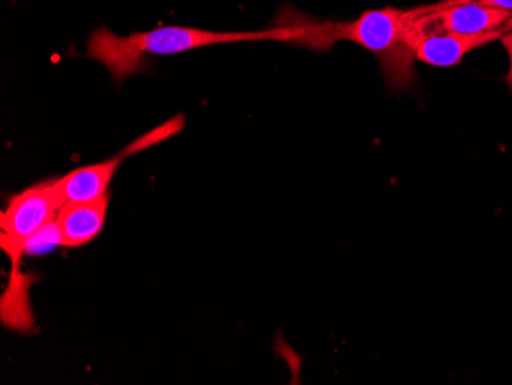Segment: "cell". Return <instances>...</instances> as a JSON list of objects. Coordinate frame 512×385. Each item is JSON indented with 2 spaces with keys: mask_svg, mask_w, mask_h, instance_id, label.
Here are the masks:
<instances>
[{
  "mask_svg": "<svg viewBox=\"0 0 512 385\" xmlns=\"http://www.w3.org/2000/svg\"><path fill=\"white\" fill-rule=\"evenodd\" d=\"M425 11L427 5L413 10L387 7L365 11L358 19L348 22H313L289 28L295 31L292 42L313 50H329L338 40L358 43L359 47L379 57L388 85L404 89L413 80L411 60L414 57L407 47L408 34L414 20Z\"/></svg>",
  "mask_w": 512,
  "mask_h": 385,
  "instance_id": "6da1fadb",
  "label": "cell"
},
{
  "mask_svg": "<svg viewBox=\"0 0 512 385\" xmlns=\"http://www.w3.org/2000/svg\"><path fill=\"white\" fill-rule=\"evenodd\" d=\"M63 205L65 203L60 197L56 180L30 186L11 197L7 209L2 212L0 226L2 247L13 261L14 267L19 266L20 257L25 254L23 247L28 238L56 220Z\"/></svg>",
  "mask_w": 512,
  "mask_h": 385,
  "instance_id": "3957f363",
  "label": "cell"
},
{
  "mask_svg": "<svg viewBox=\"0 0 512 385\" xmlns=\"http://www.w3.org/2000/svg\"><path fill=\"white\" fill-rule=\"evenodd\" d=\"M59 246H63L62 234L54 220L50 224H46L45 228L37 231L33 237L28 238L23 252L27 255H43L54 251Z\"/></svg>",
  "mask_w": 512,
  "mask_h": 385,
  "instance_id": "ba28073f",
  "label": "cell"
},
{
  "mask_svg": "<svg viewBox=\"0 0 512 385\" xmlns=\"http://www.w3.org/2000/svg\"><path fill=\"white\" fill-rule=\"evenodd\" d=\"M508 33H512V19L505 27L485 33H442L417 37L410 43V51L419 62L439 68H451L459 65L470 51L496 42Z\"/></svg>",
  "mask_w": 512,
  "mask_h": 385,
  "instance_id": "5b68a950",
  "label": "cell"
},
{
  "mask_svg": "<svg viewBox=\"0 0 512 385\" xmlns=\"http://www.w3.org/2000/svg\"><path fill=\"white\" fill-rule=\"evenodd\" d=\"M460 4H477L483 5V7L512 11V0H440V2L430 5V8L431 10H439V8L453 7V5Z\"/></svg>",
  "mask_w": 512,
  "mask_h": 385,
  "instance_id": "9c48e42d",
  "label": "cell"
},
{
  "mask_svg": "<svg viewBox=\"0 0 512 385\" xmlns=\"http://www.w3.org/2000/svg\"><path fill=\"white\" fill-rule=\"evenodd\" d=\"M500 40H502L503 48H505L509 57V71L506 73L505 82L508 83L509 89L512 91V33L506 34Z\"/></svg>",
  "mask_w": 512,
  "mask_h": 385,
  "instance_id": "30bf717a",
  "label": "cell"
},
{
  "mask_svg": "<svg viewBox=\"0 0 512 385\" xmlns=\"http://www.w3.org/2000/svg\"><path fill=\"white\" fill-rule=\"evenodd\" d=\"M511 19L512 11L483 7V5L460 4L439 8V10H431L430 5H427V11L414 20L413 27L408 34L407 47L410 50V43L414 39L427 36V34L485 33V31L505 27Z\"/></svg>",
  "mask_w": 512,
  "mask_h": 385,
  "instance_id": "277c9868",
  "label": "cell"
},
{
  "mask_svg": "<svg viewBox=\"0 0 512 385\" xmlns=\"http://www.w3.org/2000/svg\"><path fill=\"white\" fill-rule=\"evenodd\" d=\"M108 197L88 203H66L57 214L56 223L62 234L63 246L80 247L91 243L105 226Z\"/></svg>",
  "mask_w": 512,
  "mask_h": 385,
  "instance_id": "52a82bcc",
  "label": "cell"
},
{
  "mask_svg": "<svg viewBox=\"0 0 512 385\" xmlns=\"http://www.w3.org/2000/svg\"><path fill=\"white\" fill-rule=\"evenodd\" d=\"M293 31L287 27L256 33H220L189 27H160L145 33H132L128 37L115 36L106 28L94 31L88 40L86 56L99 60L109 68L115 82L146 71V54L174 56L197 48L224 45V43L255 42V40H289Z\"/></svg>",
  "mask_w": 512,
  "mask_h": 385,
  "instance_id": "7a4b0ae2",
  "label": "cell"
},
{
  "mask_svg": "<svg viewBox=\"0 0 512 385\" xmlns=\"http://www.w3.org/2000/svg\"><path fill=\"white\" fill-rule=\"evenodd\" d=\"M122 160L123 155H119L97 165L82 166L56 180L63 203H88L108 197L109 185Z\"/></svg>",
  "mask_w": 512,
  "mask_h": 385,
  "instance_id": "8992f818",
  "label": "cell"
}]
</instances>
